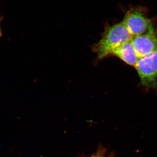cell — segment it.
<instances>
[{
    "label": "cell",
    "instance_id": "6da1fadb",
    "mask_svg": "<svg viewBox=\"0 0 157 157\" xmlns=\"http://www.w3.org/2000/svg\"><path fill=\"white\" fill-rule=\"evenodd\" d=\"M132 36L122 22L112 26L107 25L102 38L92 48L98 60L109 56L124 43L131 41Z\"/></svg>",
    "mask_w": 157,
    "mask_h": 157
},
{
    "label": "cell",
    "instance_id": "7a4b0ae2",
    "mask_svg": "<svg viewBox=\"0 0 157 157\" xmlns=\"http://www.w3.org/2000/svg\"><path fill=\"white\" fill-rule=\"evenodd\" d=\"M122 22L132 37L154 30L151 20L147 17L146 9L140 6L130 8L125 14Z\"/></svg>",
    "mask_w": 157,
    "mask_h": 157
},
{
    "label": "cell",
    "instance_id": "3957f363",
    "mask_svg": "<svg viewBox=\"0 0 157 157\" xmlns=\"http://www.w3.org/2000/svg\"><path fill=\"white\" fill-rule=\"evenodd\" d=\"M135 67L144 86L157 88V51L139 58Z\"/></svg>",
    "mask_w": 157,
    "mask_h": 157
},
{
    "label": "cell",
    "instance_id": "277c9868",
    "mask_svg": "<svg viewBox=\"0 0 157 157\" xmlns=\"http://www.w3.org/2000/svg\"><path fill=\"white\" fill-rule=\"evenodd\" d=\"M131 41L139 58L157 51V37L154 30L133 37Z\"/></svg>",
    "mask_w": 157,
    "mask_h": 157
},
{
    "label": "cell",
    "instance_id": "5b68a950",
    "mask_svg": "<svg viewBox=\"0 0 157 157\" xmlns=\"http://www.w3.org/2000/svg\"><path fill=\"white\" fill-rule=\"evenodd\" d=\"M112 55L117 57L127 64L134 67L136 66L139 59L131 40L117 48Z\"/></svg>",
    "mask_w": 157,
    "mask_h": 157
},
{
    "label": "cell",
    "instance_id": "8992f818",
    "mask_svg": "<svg viewBox=\"0 0 157 157\" xmlns=\"http://www.w3.org/2000/svg\"><path fill=\"white\" fill-rule=\"evenodd\" d=\"M100 151H101V152H100L99 151L98 152V153H97V155L91 157H106L104 156V153L102 152L103 150H100Z\"/></svg>",
    "mask_w": 157,
    "mask_h": 157
},
{
    "label": "cell",
    "instance_id": "52a82bcc",
    "mask_svg": "<svg viewBox=\"0 0 157 157\" xmlns=\"http://www.w3.org/2000/svg\"><path fill=\"white\" fill-rule=\"evenodd\" d=\"M1 21H2V18H1V17H0V37L2 36V29H1Z\"/></svg>",
    "mask_w": 157,
    "mask_h": 157
}]
</instances>
